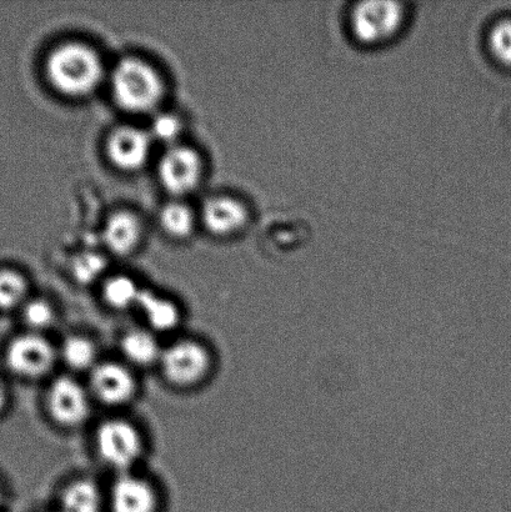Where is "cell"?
<instances>
[{
    "instance_id": "6da1fadb",
    "label": "cell",
    "mask_w": 511,
    "mask_h": 512,
    "mask_svg": "<svg viewBox=\"0 0 511 512\" xmlns=\"http://www.w3.org/2000/svg\"><path fill=\"white\" fill-rule=\"evenodd\" d=\"M215 368L217 356L207 341L179 334L165 340L157 371L169 388L190 393L208 384Z\"/></svg>"
},
{
    "instance_id": "7a4b0ae2",
    "label": "cell",
    "mask_w": 511,
    "mask_h": 512,
    "mask_svg": "<svg viewBox=\"0 0 511 512\" xmlns=\"http://www.w3.org/2000/svg\"><path fill=\"white\" fill-rule=\"evenodd\" d=\"M92 444L100 464L113 475L140 470L148 454V439L137 421L112 413L94 426Z\"/></svg>"
},
{
    "instance_id": "3957f363",
    "label": "cell",
    "mask_w": 511,
    "mask_h": 512,
    "mask_svg": "<svg viewBox=\"0 0 511 512\" xmlns=\"http://www.w3.org/2000/svg\"><path fill=\"white\" fill-rule=\"evenodd\" d=\"M48 82L69 98H84L95 92L104 78L102 58L84 43H64L53 49L45 63Z\"/></svg>"
},
{
    "instance_id": "277c9868",
    "label": "cell",
    "mask_w": 511,
    "mask_h": 512,
    "mask_svg": "<svg viewBox=\"0 0 511 512\" xmlns=\"http://www.w3.org/2000/svg\"><path fill=\"white\" fill-rule=\"evenodd\" d=\"M94 400L84 378L60 371L45 383L44 414L62 431L83 429L93 418Z\"/></svg>"
},
{
    "instance_id": "5b68a950",
    "label": "cell",
    "mask_w": 511,
    "mask_h": 512,
    "mask_svg": "<svg viewBox=\"0 0 511 512\" xmlns=\"http://www.w3.org/2000/svg\"><path fill=\"white\" fill-rule=\"evenodd\" d=\"M115 103L129 113H149L164 97V83L157 69L137 57L120 59L110 77Z\"/></svg>"
},
{
    "instance_id": "8992f818",
    "label": "cell",
    "mask_w": 511,
    "mask_h": 512,
    "mask_svg": "<svg viewBox=\"0 0 511 512\" xmlns=\"http://www.w3.org/2000/svg\"><path fill=\"white\" fill-rule=\"evenodd\" d=\"M5 370L13 378L27 383L47 381L58 373L57 341L50 335L22 330L8 340L3 351Z\"/></svg>"
},
{
    "instance_id": "52a82bcc",
    "label": "cell",
    "mask_w": 511,
    "mask_h": 512,
    "mask_svg": "<svg viewBox=\"0 0 511 512\" xmlns=\"http://www.w3.org/2000/svg\"><path fill=\"white\" fill-rule=\"evenodd\" d=\"M84 379L95 405L103 406L112 413H120L133 405L142 391L138 371L118 356L100 360Z\"/></svg>"
},
{
    "instance_id": "ba28073f",
    "label": "cell",
    "mask_w": 511,
    "mask_h": 512,
    "mask_svg": "<svg viewBox=\"0 0 511 512\" xmlns=\"http://www.w3.org/2000/svg\"><path fill=\"white\" fill-rule=\"evenodd\" d=\"M404 4L390 0H368L355 5L350 14V29L360 43L377 45L388 42L402 29Z\"/></svg>"
},
{
    "instance_id": "9c48e42d",
    "label": "cell",
    "mask_w": 511,
    "mask_h": 512,
    "mask_svg": "<svg viewBox=\"0 0 511 512\" xmlns=\"http://www.w3.org/2000/svg\"><path fill=\"white\" fill-rule=\"evenodd\" d=\"M140 470L113 475L105 486L107 512H162V490Z\"/></svg>"
},
{
    "instance_id": "30bf717a",
    "label": "cell",
    "mask_w": 511,
    "mask_h": 512,
    "mask_svg": "<svg viewBox=\"0 0 511 512\" xmlns=\"http://www.w3.org/2000/svg\"><path fill=\"white\" fill-rule=\"evenodd\" d=\"M203 162L197 150L175 144L165 150L158 164L160 184L174 197H183L198 187Z\"/></svg>"
},
{
    "instance_id": "8fae6325",
    "label": "cell",
    "mask_w": 511,
    "mask_h": 512,
    "mask_svg": "<svg viewBox=\"0 0 511 512\" xmlns=\"http://www.w3.org/2000/svg\"><path fill=\"white\" fill-rule=\"evenodd\" d=\"M135 314L140 324L164 340L179 335L185 321V310L177 299L150 288H144Z\"/></svg>"
},
{
    "instance_id": "7c38bea8",
    "label": "cell",
    "mask_w": 511,
    "mask_h": 512,
    "mask_svg": "<svg viewBox=\"0 0 511 512\" xmlns=\"http://www.w3.org/2000/svg\"><path fill=\"white\" fill-rule=\"evenodd\" d=\"M152 137L143 129L122 125L109 134L105 150L110 163L123 172H135L147 164Z\"/></svg>"
},
{
    "instance_id": "4fadbf2b",
    "label": "cell",
    "mask_w": 511,
    "mask_h": 512,
    "mask_svg": "<svg viewBox=\"0 0 511 512\" xmlns=\"http://www.w3.org/2000/svg\"><path fill=\"white\" fill-rule=\"evenodd\" d=\"M164 343V339L142 324L129 326L118 336V358L139 374L149 369L157 370Z\"/></svg>"
},
{
    "instance_id": "5bb4252c",
    "label": "cell",
    "mask_w": 511,
    "mask_h": 512,
    "mask_svg": "<svg viewBox=\"0 0 511 512\" xmlns=\"http://www.w3.org/2000/svg\"><path fill=\"white\" fill-rule=\"evenodd\" d=\"M59 364L65 373L85 378L104 358L97 339L84 331H70L57 341Z\"/></svg>"
},
{
    "instance_id": "9a60e30c",
    "label": "cell",
    "mask_w": 511,
    "mask_h": 512,
    "mask_svg": "<svg viewBox=\"0 0 511 512\" xmlns=\"http://www.w3.org/2000/svg\"><path fill=\"white\" fill-rule=\"evenodd\" d=\"M249 212L245 204L228 195L205 200L202 208V222L215 237H230L248 224Z\"/></svg>"
},
{
    "instance_id": "2e32d148",
    "label": "cell",
    "mask_w": 511,
    "mask_h": 512,
    "mask_svg": "<svg viewBox=\"0 0 511 512\" xmlns=\"http://www.w3.org/2000/svg\"><path fill=\"white\" fill-rule=\"evenodd\" d=\"M55 506L64 512H107V494L92 476L77 475L60 486Z\"/></svg>"
},
{
    "instance_id": "e0dca14e",
    "label": "cell",
    "mask_w": 511,
    "mask_h": 512,
    "mask_svg": "<svg viewBox=\"0 0 511 512\" xmlns=\"http://www.w3.org/2000/svg\"><path fill=\"white\" fill-rule=\"evenodd\" d=\"M143 227L140 219L129 210L113 213L105 223L103 242L110 253L128 256L138 249Z\"/></svg>"
},
{
    "instance_id": "ac0fdd59",
    "label": "cell",
    "mask_w": 511,
    "mask_h": 512,
    "mask_svg": "<svg viewBox=\"0 0 511 512\" xmlns=\"http://www.w3.org/2000/svg\"><path fill=\"white\" fill-rule=\"evenodd\" d=\"M144 288L132 275H108L99 285L100 300L113 313H135Z\"/></svg>"
},
{
    "instance_id": "d6986e66",
    "label": "cell",
    "mask_w": 511,
    "mask_h": 512,
    "mask_svg": "<svg viewBox=\"0 0 511 512\" xmlns=\"http://www.w3.org/2000/svg\"><path fill=\"white\" fill-rule=\"evenodd\" d=\"M18 315L22 321V330L43 335H50L60 321L58 306L45 296H30Z\"/></svg>"
},
{
    "instance_id": "ffe728a7",
    "label": "cell",
    "mask_w": 511,
    "mask_h": 512,
    "mask_svg": "<svg viewBox=\"0 0 511 512\" xmlns=\"http://www.w3.org/2000/svg\"><path fill=\"white\" fill-rule=\"evenodd\" d=\"M30 296V283L22 271L0 269V313H18Z\"/></svg>"
},
{
    "instance_id": "44dd1931",
    "label": "cell",
    "mask_w": 511,
    "mask_h": 512,
    "mask_svg": "<svg viewBox=\"0 0 511 512\" xmlns=\"http://www.w3.org/2000/svg\"><path fill=\"white\" fill-rule=\"evenodd\" d=\"M159 223L169 237L185 239L193 233L195 217L188 205L174 200L160 210Z\"/></svg>"
},
{
    "instance_id": "7402d4cb",
    "label": "cell",
    "mask_w": 511,
    "mask_h": 512,
    "mask_svg": "<svg viewBox=\"0 0 511 512\" xmlns=\"http://www.w3.org/2000/svg\"><path fill=\"white\" fill-rule=\"evenodd\" d=\"M108 268L107 260L97 253L80 254L73 260L70 274L75 283L90 286L102 283L107 278L105 270Z\"/></svg>"
},
{
    "instance_id": "603a6c76",
    "label": "cell",
    "mask_w": 511,
    "mask_h": 512,
    "mask_svg": "<svg viewBox=\"0 0 511 512\" xmlns=\"http://www.w3.org/2000/svg\"><path fill=\"white\" fill-rule=\"evenodd\" d=\"M488 48L493 58L504 67L511 68V19L495 23L488 34Z\"/></svg>"
},
{
    "instance_id": "cb8c5ba5",
    "label": "cell",
    "mask_w": 511,
    "mask_h": 512,
    "mask_svg": "<svg viewBox=\"0 0 511 512\" xmlns=\"http://www.w3.org/2000/svg\"><path fill=\"white\" fill-rule=\"evenodd\" d=\"M183 125L178 117L173 114H159L154 118L150 132L159 142L168 144V147L175 145L182 134Z\"/></svg>"
},
{
    "instance_id": "d4e9b609",
    "label": "cell",
    "mask_w": 511,
    "mask_h": 512,
    "mask_svg": "<svg viewBox=\"0 0 511 512\" xmlns=\"http://www.w3.org/2000/svg\"><path fill=\"white\" fill-rule=\"evenodd\" d=\"M12 403V393H10L7 381L0 378V418L7 413Z\"/></svg>"
},
{
    "instance_id": "484cf974",
    "label": "cell",
    "mask_w": 511,
    "mask_h": 512,
    "mask_svg": "<svg viewBox=\"0 0 511 512\" xmlns=\"http://www.w3.org/2000/svg\"><path fill=\"white\" fill-rule=\"evenodd\" d=\"M8 500V489L7 485L0 480V510L4 508V505L7 504Z\"/></svg>"
},
{
    "instance_id": "4316f807",
    "label": "cell",
    "mask_w": 511,
    "mask_h": 512,
    "mask_svg": "<svg viewBox=\"0 0 511 512\" xmlns=\"http://www.w3.org/2000/svg\"><path fill=\"white\" fill-rule=\"evenodd\" d=\"M42 512H64L63 510H60L58 506H54L52 509L44 510Z\"/></svg>"
}]
</instances>
